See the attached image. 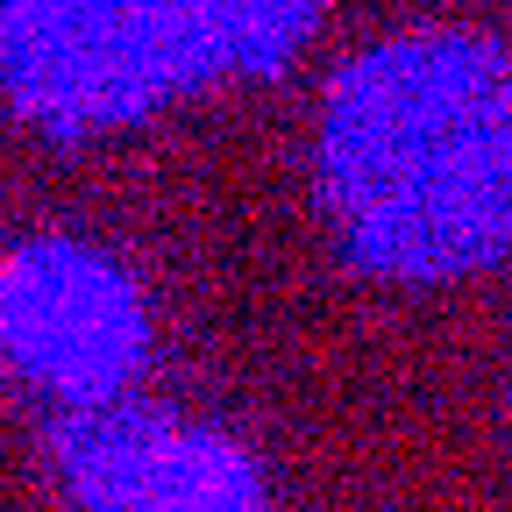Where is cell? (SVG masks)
Listing matches in <instances>:
<instances>
[{
  "label": "cell",
  "mask_w": 512,
  "mask_h": 512,
  "mask_svg": "<svg viewBox=\"0 0 512 512\" xmlns=\"http://www.w3.org/2000/svg\"><path fill=\"white\" fill-rule=\"evenodd\" d=\"M235 0H0V79L36 114L114 121L185 86Z\"/></svg>",
  "instance_id": "cell-2"
},
{
  "label": "cell",
  "mask_w": 512,
  "mask_h": 512,
  "mask_svg": "<svg viewBox=\"0 0 512 512\" xmlns=\"http://www.w3.org/2000/svg\"><path fill=\"white\" fill-rule=\"evenodd\" d=\"M320 200L392 278H456L512 242V50L406 29L342 64L320 107Z\"/></svg>",
  "instance_id": "cell-1"
}]
</instances>
